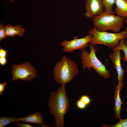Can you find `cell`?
<instances>
[{
	"label": "cell",
	"instance_id": "obj_1",
	"mask_svg": "<svg viewBox=\"0 0 127 127\" xmlns=\"http://www.w3.org/2000/svg\"><path fill=\"white\" fill-rule=\"evenodd\" d=\"M65 85L52 92L49 98L50 112L54 117L56 127H64V117L69 107L68 98L66 95Z\"/></svg>",
	"mask_w": 127,
	"mask_h": 127
},
{
	"label": "cell",
	"instance_id": "obj_2",
	"mask_svg": "<svg viewBox=\"0 0 127 127\" xmlns=\"http://www.w3.org/2000/svg\"><path fill=\"white\" fill-rule=\"evenodd\" d=\"M78 73L77 64L73 60L64 56L54 67V79L57 83L65 85L70 82Z\"/></svg>",
	"mask_w": 127,
	"mask_h": 127
},
{
	"label": "cell",
	"instance_id": "obj_3",
	"mask_svg": "<svg viewBox=\"0 0 127 127\" xmlns=\"http://www.w3.org/2000/svg\"><path fill=\"white\" fill-rule=\"evenodd\" d=\"M125 18L104 11L92 18L93 26L100 31L111 30L115 33L119 32L123 27Z\"/></svg>",
	"mask_w": 127,
	"mask_h": 127
},
{
	"label": "cell",
	"instance_id": "obj_4",
	"mask_svg": "<svg viewBox=\"0 0 127 127\" xmlns=\"http://www.w3.org/2000/svg\"><path fill=\"white\" fill-rule=\"evenodd\" d=\"M88 32L92 36L91 43L93 45H105L111 48L117 46L121 39L127 38V32L125 30L120 32L110 33L99 31L94 27Z\"/></svg>",
	"mask_w": 127,
	"mask_h": 127
},
{
	"label": "cell",
	"instance_id": "obj_5",
	"mask_svg": "<svg viewBox=\"0 0 127 127\" xmlns=\"http://www.w3.org/2000/svg\"><path fill=\"white\" fill-rule=\"evenodd\" d=\"M88 46L90 50L89 53L84 49L82 50L81 54L80 57L83 69H85L87 68L90 70L92 68L99 75L105 79H109L111 76L110 71L107 69L105 65L97 57L95 52L97 49H95L94 45L91 43Z\"/></svg>",
	"mask_w": 127,
	"mask_h": 127
},
{
	"label": "cell",
	"instance_id": "obj_6",
	"mask_svg": "<svg viewBox=\"0 0 127 127\" xmlns=\"http://www.w3.org/2000/svg\"><path fill=\"white\" fill-rule=\"evenodd\" d=\"M36 70L29 62L19 65L12 64L11 74V81L18 79L23 81H30L37 77Z\"/></svg>",
	"mask_w": 127,
	"mask_h": 127
},
{
	"label": "cell",
	"instance_id": "obj_7",
	"mask_svg": "<svg viewBox=\"0 0 127 127\" xmlns=\"http://www.w3.org/2000/svg\"><path fill=\"white\" fill-rule=\"evenodd\" d=\"M92 38V36L89 34L86 36L78 38L75 36L71 40H64L61 43L60 45L64 47L63 51L65 52L71 53L76 50H82L88 46V44L91 42Z\"/></svg>",
	"mask_w": 127,
	"mask_h": 127
},
{
	"label": "cell",
	"instance_id": "obj_8",
	"mask_svg": "<svg viewBox=\"0 0 127 127\" xmlns=\"http://www.w3.org/2000/svg\"><path fill=\"white\" fill-rule=\"evenodd\" d=\"M85 6L84 15L89 18H93L104 11L102 0H86Z\"/></svg>",
	"mask_w": 127,
	"mask_h": 127
},
{
	"label": "cell",
	"instance_id": "obj_9",
	"mask_svg": "<svg viewBox=\"0 0 127 127\" xmlns=\"http://www.w3.org/2000/svg\"><path fill=\"white\" fill-rule=\"evenodd\" d=\"M121 50L113 49V52L110 56L111 61L114 63V66L117 71V79L119 81L123 80L125 70L122 67L121 63Z\"/></svg>",
	"mask_w": 127,
	"mask_h": 127
},
{
	"label": "cell",
	"instance_id": "obj_10",
	"mask_svg": "<svg viewBox=\"0 0 127 127\" xmlns=\"http://www.w3.org/2000/svg\"><path fill=\"white\" fill-rule=\"evenodd\" d=\"M123 80H121L118 82L114 92L115 104L114 111L116 119H121L120 113L121 106L123 103L121 99L120 93L121 89L124 85V83H122Z\"/></svg>",
	"mask_w": 127,
	"mask_h": 127
},
{
	"label": "cell",
	"instance_id": "obj_11",
	"mask_svg": "<svg viewBox=\"0 0 127 127\" xmlns=\"http://www.w3.org/2000/svg\"><path fill=\"white\" fill-rule=\"evenodd\" d=\"M44 117L38 111L25 117L17 118V122L22 121L28 123H33L41 125L44 124Z\"/></svg>",
	"mask_w": 127,
	"mask_h": 127
},
{
	"label": "cell",
	"instance_id": "obj_12",
	"mask_svg": "<svg viewBox=\"0 0 127 127\" xmlns=\"http://www.w3.org/2000/svg\"><path fill=\"white\" fill-rule=\"evenodd\" d=\"M4 28L7 36L12 37L16 35L22 36L25 32V29L19 25L13 26L11 24H8L6 25Z\"/></svg>",
	"mask_w": 127,
	"mask_h": 127
},
{
	"label": "cell",
	"instance_id": "obj_13",
	"mask_svg": "<svg viewBox=\"0 0 127 127\" xmlns=\"http://www.w3.org/2000/svg\"><path fill=\"white\" fill-rule=\"evenodd\" d=\"M115 13L120 17L127 18V0H115Z\"/></svg>",
	"mask_w": 127,
	"mask_h": 127
},
{
	"label": "cell",
	"instance_id": "obj_14",
	"mask_svg": "<svg viewBox=\"0 0 127 127\" xmlns=\"http://www.w3.org/2000/svg\"><path fill=\"white\" fill-rule=\"evenodd\" d=\"M102 0L104 9V12L108 14H115L113 8L115 4V0Z\"/></svg>",
	"mask_w": 127,
	"mask_h": 127
},
{
	"label": "cell",
	"instance_id": "obj_15",
	"mask_svg": "<svg viewBox=\"0 0 127 127\" xmlns=\"http://www.w3.org/2000/svg\"><path fill=\"white\" fill-rule=\"evenodd\" d=\"M125 39H121L120 41L119 45L113 49H119L122 50L124 54V56L121 57L123 61L127 62V47L125 44Z\"/></svg>",
	"mask_w": 127,
	"mask_h": 127
},
{
	"label": "cell",
	"instance_id": "obj_16",
	"mask_svg": "<svg viewBox=\"0 0 127 127\" xmlns=\"http://www.w3.org/2000/svg\"><path fill=\"white\" fill-rule=\"evenodd\" d=\"M17 121V118L7 116H0V127H4L8 125Z\"/></svg>",
	"mask_w": 127,
	"mask_h": 127
},
{
	"label": "cell",
	"instance_id": "obj_17",
	"mask_svg": "<svg viewBox=\"0 0 127 127\" xmlns=\"http://www.w3.org/2000/svg\"><path fill=\"white\" fill-rule=\"evenodd\" d=\"M103 127H127V118L124 119H119V122L117 124L112 126H108L106 124H103Z\"/></svg>",
	"mask_w": 127,
	"mask_h": 127
},
{
	"label": "cell",
	"instance_id": "obj_18",
	"mask_svg": "<svg viewBox=\"0 0 127 127\" xmlns=\"http://www.w3.org/2000/svg\"><path fill=\"white\" fill-rule=\"evenodd\" d=\"M79 99L83 101L87 106L90 104L91 102V98L87 95H82Z\"/></svg>",
	"mask_w": 127,
	"mask_h": 127
},
{
	"label": "cell",
	"instance_id": "obj_19",
	"mask_svg": "<svg viewBox=\"0 0 127 127\" xmlns=\"http://www.w3.org/2000/svg\"><path fill=\"white\" fill-rule=\"evenodd\" d=\"M7 36L4 28L2 23L0 24V41Z\"/></svg>",
	"mask_w": 127,
	"mask_h": 127
},
{
	"label": "cell",
	"instance_id": "obj_20",
	"mask_svg": "<svg viewBox=\"0 0 127 127\" xmlns=\"http://www.w3.org/2000/svg\"><path fill=\"white\" fill-rule=\"evenodd\" d=\"M76 104L77 107L81 110L85 109L87 106L84 102L79 99L77 101Z\"/></svg>",
	"mask_w": 127,
	"mask_h": 127
},
{
	"label": "cell",
	"instance_id": "obj_21",
	"mask_svg": "<svg viewBox=\"0 0 127 127\" xmlns=\"http://www.w3.org/2000/svg\"><path fill=\"white\" fill-rule=\"evenodd\" d=\"M16 123V126L18 127H33V126L31 125L28 123H19L18 122Z\"/></svg>",
	"mask_w": 127,
	"mask_h": 127
},
{
	"label": "cell",
	"instance_id": "obj_22",
	"mask_svg": "<svg viewBox=\"0 0 127 127\" xmlns=\"http://www.w3.org/2000/svg\"><path fill=\"white\" fill-rule=\"evenodd\" d=\"M7 50L0 47V57H6Z\"/></svg>",
	"mask_w": 127,
	"mask_h": 127
},
{
	"label": "cell",
	"instance_id": "obj_23",
	"mask_svg": "<svg viewBox=\"0 0 127 127\" xmlns=\"http://www.w3.org/2000/svg\"><path fill=\"white\" fill-rule=\"evenodd\" d=\"M7 85L6 82L0 83V95H1L2 93L5 91V87Z\"/></svg>",
	"mask_w": 127,
	"mask_h": 127
},
{
	"label": "cell",
	"instance_id": "obj_24",
	"mask_svg": "<svg viewBox=\"0 0 127 127\" xmlns=\"http://www.w3.org/2000/svg\"><path fill=\"white\" fill-rule=\"evenodd\" d=\"M7 60L6 57H0V64L2 66H4L6 64Z\"/></svg>",
	"mask_w": 127,
	"mask_h": 127
},
{
	"label": "cell",
	"instance_id": "obj_25",
	"mask_svg": "<svg viewBox=\"0 0 127 127\" xmlns=\"http://www.w3.org/2000/svg\"><path fill=\"white\" fill-rule=\"evenodd\" d=\"M124 21L126 23L127 25V27L125 28V30L127 32V18H125ZM124 43L125 45L127 47V40L126 41H125Z\"/></svg>",
	"mask_w": 127,
	"mask_h": 127
},
{
	"label": "cell",
	"instance_id": "obj_26",
	"mask_svg": "<svg viewBox=\"0 0 127 127\" xmlns=\"http://www.w3.org/2000/svg\"><path fill=\"white\" fill-rule=\"evenodd\" d=\"M10 0L12 2V3H13L14 2V0Z\"/></svg>",
	"mask_w": 127,
	"mask_h": 127
},
{
	"label": "cell",
	"instance_id": "obj_27",
	"mask_svg": "<svg viewBox=\"0 0 127 127\" xmlns=\"http://www.w3.org/2000/svg\"><path fill=\"white\" fill-rule=\"evenodd\" d=\"M126 111H127V108H126Z\"/></svg>",
	"mask_w": 127,
	"mask_h": 127
}]
</instances>
